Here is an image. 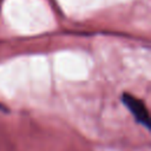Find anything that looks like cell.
<instances>
[{"instance_id": "cell-1", "label": "cell", "mask_w": 151, "mask_h": 151, "mask_svg": "<svg viewBox=\"0 0 151 151\" xmlns=\"http://www.w3.org/2000/svg\"><path fill=\"white\" fill-rule=\"evenodd\" d=\"M122 101L125 104L127 110L133 114L134 119L140 125H143L145 129L149 130L150 129V114H149V111L144 101H142L140 99L136 98L134 96L130 93H124L122 96Z\"/></svg>"}]
</instances>
